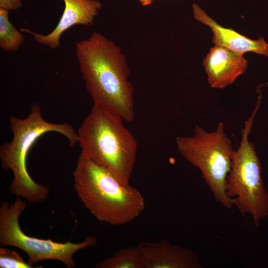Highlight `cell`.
<instances>
[{"instance_id": "9a60e30c", "label": "cell", "mask_w": 268, "mask_h": 268, "mask_svg": "<svg viewBox=\"0 0 268 268\" xmlns=\"http://www.w3.org/2000/svg\"><path fill=\"white\" fill-rule=\"evenodd\" d=\"M21 6L20 0H0V8L9 11L17 9Z\"/></svg>"}, {"instance_id": "277c9868", "label": "cell", "mask_w": 268, "mask_h": 268, "mask_svg": "<svg viewBox=\"0 0 268 268\" xmlns=\"http://www.w3.org/2000/svg\"><path fill=\"white\" fill-rule=\"evenodd\" d=\"M9 120L12 138L0 146L1 167L11 170L13 175L9 191L30 203L42 202L47 198L50 189L34 181L30 176L26 165L28 152L36 140L48 132L63 135L68 139L69 146L73 147L78 142L77 132L67 123H52L45 120L40 106L36 103H33L26 118L11 116Z\"/></svg>"}, {"instance_id": "9c48e42d", "label": "cell", "mask_w": 268, "mask_h": 268, "mask_svg": "<svg viewBox=\"0 0 268 268\" xmlns=\"http://www.w3.org/2000/svg\"><path fill=\"white\" fill-rule=\"evenodd\" d=\"M144 268H203L198 255L193 250L172 244L167 240L143 242L137 245Z\"/></svg>"}, {"instance_id": "5b68a950", "label": "cell", "mask_w": 268, "mask_h": 268, "mask_svg": "<svg viewBox=\"0 0 268 268\" xmlns=\"http://www.w3.org/2000/svg\"><path fill=\"white\" fill-rule=\"evenodd\" d=\"M175 142L181 155L199 169L215 200L227 208L235 205V200L226 193L234 149L224 124L219 122L211 132L196 126L191 136H178Z\"/></svg>"}, {"instance_id": "7c38bea8", "label": "cell", "mask_w": 268, "mask_h": 268, "mask_svg": "<svg viewBox=\"0 0 268 268\" xmlns=\"http://www.w3.org/2000/svg\"><path fill=\"white\" fill-rule=\"evenodd\" d=\"M96 268H144V264L138 246L123 248L97 263Z\"/></svg>"}, {"instance_id": "8992f818", "label": "cell", "mask_w": 268, "mask_h": 268, "mask_svg": "<svg viewBox=\"0 0 268 268\" xmlns=\"http://www.w3.org/2000/svg\"><path fill=\"white\" fill-rule=\"evenodd\" d=\"M260 104L258 99L250 117L245 122L226 184L227 195L235 200V205L241 213L251 215L257 227L268 216V193L262 176L261 161L254 144L248 138Z\"/></svg>"}, {"instance_id": "5bb4252c", "label": "cell", "mask_w": 268, "mask_h": 268, "mask_svg": "<svg viewBox=\"0 0 268 268\" xmlns=\"http://www.w3.org/2000/svg\"><path fill=\"white\" fill-rule=\"evenodd\" d=\"M0 268H33L34 267L26 262L15 251L8 248H0Z\"/></svg>"}, {"instance_id": "7a4b0ae2", "label": "cell", "mask_w": 268, "mask_h": 268, "mask_svg": "<svg viewBox=\"0 0 268 268\" xmlns=\"http://www.w3.org/2000/svg\"><path fill=\"white\" fill-rule=\"evenodd\" d=\"M123 121L120 116L93 104L77 134L80 155L107 169L127 186L135 163L137 142Z\"/></svg>"}, {"instance_id": "4fadbf2b", "label": "cell", "mask_w": 268, "mask_h": 268, "mask_svg": "<svg viewBox=\"0 0 268 268\" xmlns=\"http://www.w3.org/2000/svg\"><path fill=\"white\" fill-rule=\"evenodd\" d=\"M8 11L0 8V47L4 52L17 50L25 41L24 35L9 21Z\"/></svg>"}, {"instance_id": "3957f363", "label": "cell", "mask_w": 268, "mask_h": 268, "mask_svg": "<svg viewBox=\"0 0 268 268\" xmlns=\"http://www.w3.org/2000/svg\"><path fill=\"white\" fill-rule=\"evenodd\" d=\"M73 177L77 196L100 221L112 225L127 224L145 208L144 198L138 190L123 185L108 170L81 155Z\"/></svg>"}, {"instance_id": "30bf717a", "label": "cell", "mask_w": 268, "mask_h": 268, "mask_svg": "<svg viewBox=\"0 0 268 268\" xmlns=\"http://www.w3.org/2000/svg\"><path fill=\"white\" fill-rule=\"evenodd\" d=\"M243 55L217 45L210 48L203 66L212 88L223 89L245 72L248 62Z\"/></svg>"}, {"instance_id": "52a82bcc", "label": "cell", "mask_w": 268, "mask_h": 268, "mask_svg": "<svg viewBox=\"0 0 268 268\" xmlns=\"http://www.w3.org/2000/svg\"><path fill=\"white\" fill-rule=\"evenodd\" d=\"M27 203L21 198L9 203L2 201L0 206V246H10L24 251L28 256V262L33 266L40 261L54 260L63 263L68 268L75 267L73 258L77 251L94 246L97 238L87 236L81 242L68 241L62 243L51 239L31 237L24 233L19 223V218L25 209Z\"/></svg>"}, {"instance_id": "8fae6325", "label": "cell", "mask_w": 268, "mask_h": 268, "mask_svg": "<svg viewBox=\"0 0 268 268\" xmlns=\"http://www.w3.org/2000/svg\"><path fill=\"white\" fill-rule=\"evenodd\" d=\"M192 7L195 19L211 29L214 45L243 54L252 52L268 57V43L263 37L257 40L250 39L233 29L219 25L197 4L194 3Z\"/></svg>"}, {"instance_id": "2e32d148", "label": "cell", "mask_w": 268, "mask_h": 268, "mask_svg": "<svg viewBox=\"0 0 268 268\" xmlns=\"http://www.w3.org/2000/svg\"><path fill=\"white\" fill-rule=\"evenodd\" d=\"M143 6L150 4L153 0H138Z\"/></svg>"}, {"instance_id": "ba28073f", "label": "cell", "mask_w": 268, "mask_h": 268, "mask_svg": "<svg viewBox=\"0 0 268 268\" xmlns=\"http://www.w3.org/2000/svg\"><path fill=\"white\" fill-rule=\"evenodd\" d=\"M61 0L64 1L65 8L58 24L50 33L43 35L23 28L20 31L32 35L37 43L55 49L59 47L60 37L65 31L76 24H92L102 6L97 0Z\"/></svg>"}, {"instance_id": "6da1fadb", "label": "cell", "mask_w": 268, "mask_h": 268, "mask_svg": "<svg viewBox=\"0 0 268 268\" xmlns=\"http://www.w3.org/2000/svg\"><path fill=\"white\" fill-rule=\"evenodd\" d=\"M75 54L93 104L131 122L135 118L134 88L125 55L114 43L94 32L75 43Z\"/></svg>"}]
</instances>
